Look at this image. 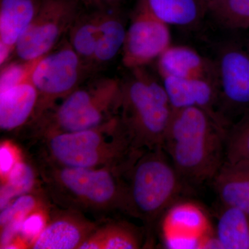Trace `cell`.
Wrapping results in <instances>:
<instances>
[{"instance_id":"cell-14","label":"cell","mask_w":249,"mask_h":249,"mask_svg":"<svg viewBox=\"0 0 249 249\" xmlns=\"http://www.w3.org/2000/svg\"><path fill=\"white\" fill-rule=\"evenodd\" d=\"M157 61L160 76L209 80L219 86L216 62L191 47L171 45Z\"/></svg>"},{"instance_id":"cell-30","label":"cell","mask_w":249,"mask_h":249,"mask_svg":"<svg viewBox=\"0 0 249 249\" xmlns=\"http://www.w3.org/2000/svg\"><path fill=\"white\" fill-rule=\"evenodd\" d=\"M220 0H204L206 5H207L208 8H209V11H211L213 8L217 4Z\"/></svg>"},{"instance_id":"cell-7","label":"cell","mask_w":249,"mask_h":249,"mask_svg":"<svg viewBox=\"0 0 249 249\" xmlns=\"http://www.w3.org/2000/svg\"><path fill=\"white\" fill-rule=\"evenodd\" d=\"M91 73L69 40L62 42L42 56L31 76L38 100L31 121L38 118L74 91Z\"/></svg>"},{"instance_id":"cell-10","label":"cell","mask_w":249,"mask_h":249,"mask_svg":"<svg viewBox=\"0 0 249 249\" xmlns=\"http://www.w3.org/2000/svg\"><path fill=\"white\" fill-rule=\"evenodd\" d=\"M171 45L169 25L137 2L121 52L124 66L129 70L145 67Z\"/></svg>"},{"instance_id":"cell-12","label":"cell","mask_w":249,"mask_h":249,"mask_svg":"<svg viewBox=\"0 0 249 249\" xmlns=\"http://www.w3.org/2000/svg\"><path fill=\"white\" fill-rule=\"evenodd\" d=\"M161 83L174 110L197 107L206 111L227 130L219 110V86L209 80L162 76Z\"/></svg>"},{"instance_id":"cell-16","label":"cell","mask_w":249,"mask_h":249,"mask_svg":"<svg viewBox=\"0 0 249 249\" xmlns=\"http://www.w3.org/2000/svg\"><path fill=\"white\" fill-rule=\"evenodd\" d=\"M222 206L249 214V163L225 160L211 181Z\"/></svg>"},{"instance_id":"cell-31","label":"cell","mask_w":249,"mask_h":249,"mask_svg":"<svg viewBox=\"0 0 249 249\" xmlns=\"http://www.w3.org/2000/svg\"></svg>"},{"instance_id":"cell-24","label":"cell","mask_w":249,"mask_h":249,"mask_svg":"<svg viewBox=\"0 0 249 249\" xmlns=\"http://www.w3.org/2000/svg\"><path fill=\"white\" fill-rule=\"evenodd\" d=\"M210 12L224 27L249 29V0H220Z\"/></svg>"},{"instance_id":"cell-29","label":"cell","mask_w":249,"mask_h":249,"mask_svg":"<svg viewBox=\"0 0 249 249\" xmlns=\"http://www.w3.org/2000/svg\"><path fill=\"white\" fill-rule=\"evenodd\" d=\"M87 10L118 9L122 0H79Z\"/></svg>"},{"instance_id":"cell-8","label":"cell","mask_w":249,"mask_h":249,"mask_svg":"<svg viewBox=\"0 0 249 249\" xmlns=\"http://www.w3.org/2000/svg\"><path fill=\"white\" fill-rule=\"evenodd\" d=\"M79 0H42L40 9L18 41L16 59L33 60L52 52L68 34L80 14Z\"/></svg>"},{"instance_id":"cell-22","label":"cell","mask_w":249,"mask_h":249,"mask_svg":"<svg viewBox=\"0 0 249 249\" xmlns=\"http://www.w3.org/2000/svg\"><path fill=\"white\" fill-rule=\"evenodd\" d=\"M36 184L34 170L22 160L15 165L7 178L1 182L0 207L4 209L11 200L30 193Z\"/></svg>"},{"instance_id":"cell-23","label":"cell","mask_w":249,"mask_h":249,"mask_svg":"<svg viewBox=\"0 0 249 249\" xmlns=\"http://www.w3.org/2000/svg\"><path fill=\"white\" fill-rule=\"evenodd\" d=\"M225 154L227 161L249 163V111L226 132Z\"/></svg>"},{"instance_id":"cell-11","label":"cell","mask_w":249,"mask_h":249,"mask_svg":"<svg viewBox=\"0 0 249 249\" xmlns=\"http://www.w3.org/2000/svg\"><path fill=\"white\" fill-rule=\"evenodd\" d=\"M99 224L74 210H59L51 214L45 229L30 248L79 249Z\"/></svg>"},{"instance_id":"cell-4","label":"cell","mask_w":249,"mask_h":249,"mask_svg":"<svg viewBox=\"0 0 249 249\" xmlns=\"http://www.w3.org/2000/svg\"><path fill=\"white\" fill-rule=\"evenodd\" d=\"M126 180L128 214L142 221L150 238L165 213L191 191L162 147L142 151Z\"/></svg>"},{"instance_id":"cell-1","label":"cell","mask_w":249,"mask_h":249,"mask_svg":"<svg viewBox=\"0 0 249 249\" xmlns=\"http://www.w3.org/2000/svg\"><path fill=\"white\" fill-rule=\"evenodd\" d=\"M32 160L73 168L128 172L142 151L134 148L118 116L86 130L50 134L29 142Z\"/></svg>"},{"instance_id":"cell-25","label":"cell","mask_w":249,"mask_h":249,"mask_svg":"<svg viewBox=\"0 0 249 249\" xmlns=\"http://www.w3.org/2000/svg\"><path fill=\"white\" fill-rule=\"evenodd\" d=\"M42 58V57H41ZM41 58L33 60H11L1 67L0 91L19 84L31 78Z\"/></svg>"},{"instance_id":"cell-15","label":"cell","mask_w":249,"mask_h":249,"mask_svg":"<svg viewBox=\"0 0 249 249\" xmlns=\"http://www.w3.org/2000/svg\"><path fill=\"white\" fill-rule=\"evenodd\" d=\"M37 100L38 93L31 78L0 91L1 130H20L32 119Z\"/></svg>"},{"instance_id":"cell-21","label":"cell","mask_w":249,"mask_h":249,"mask_svg":"<svg viewBox=\"0 0 249 249\" xmlns=\"http://www.w3.org/2000/svg\"><path fill=\"white\" fill-rule=\"evenodd\" d=\"M215 235L218 248L249 249V214L222 206L217 217Z\"/></svg>"},{"instance_id":"cell-2","label":"cell","mask_w":249,"mask_h":249,"mask_svg":"<svg viewBox=\"0 0 249 249\" xmlns=\"http://www.w3.org/2000/svg\"><path fill=\"white\" fill-rule=\"evenodd\" d=\"M41 184L54 204L80 213L128 214L127 172L73 168L32 160Z\"/></svg>"},{"instance_id":"cell-18","label":"cell","mask_w":249,"mask_h":249,"mask_svg":"<svg viewBox=\"0 0 249 249\" xmlns=\"http://www.w3.org/2000/svg\"><path fill=\"white\" fill-rule=\"evenodd\" d=\"M126 222L99 224L79 249H137L142 248L143 236Z\"/></svg>"},{"instance_id":"cell-17","label":"cell","mask_w":249,"mask_h":249,"mask_svg":"<svg viewBox=\"0 0 249 249\" xmlns=\"http://www.w3.org/2000/svg\"><path fill=\"white\" fill-rule=\"evenodd\" d=\"M137 2L169 26L194 27L209 11L204 0H138Z\"/></svg>"},{"instance_id":"cell-6","label":"cell","mask_w":249,"mask_h":249,"mask_svg":"<svg viewBox=\"0 0 249 249\" xmlns=\"http://www.w3.org/2000/svg\"><path fill=\"white\" fill-rule=\"evenodd\" d=\"M121 90V80L111 77L82 84L28 123L27 139L31 142L50 134L86 130L106 124L117 116Z\"/></svg>"},{"instance_id":"cell-13","label":"cell","mask_w":249,"mask_h":249,"mask_svg":"<svg viewBox=\"0 0 249 249\" xmlns=\"http://www.w3.org/2000/svg\"><path fill=\"white\" fill-rule=\"evenodd\" d=\"M42 0H0V66L14 57L18 41L40 9Z\"/></svg>"},{"instance_id":"cell-9","label":"cell","mask_w":249,"mask_h":249,"mask_svg":"<svg viewBox=\"0 0 249 249\" xmlns=\"http://www.w3.org/2000/svg\"><path fill=\"white\" fill-rule=\"evenodd\" d=\"M219 110L229 127L249 111V50L228 44L217 60Z\"/></svg>"},{"instance_id":"cell-20","label":"cell","mask_w":249,"mask_h":249,"mask_svg":"<svg viewBox=\"0 0 249 249\" xmlns=\"http://www.w3.org/2000/svg\"><path fill=\"white\" fill-rule=\"evenodd\" d=\"M127 28L119 9L103 11L101 32L93 55V71L106 66L122 52Z\"/></svg>"},{"instance_id":"cell-5","label":"cell","mask_w":249,"mask_h":249,"mask_svg":"<svg viewBox=\"0 0 249 249\" xmlns=\"http://www.w3.org/2000/svg\"><path fill=\"white\" fill-rule=\"evenodd\" d=\"M174 109L161 82L144 67L121 80L118 119L139 151L162 147Z\"/></svg>"},{"instance_id":"cell-26","label":"cell","mask_w":249,"mask_h":249,"mask_svg":"<svg viewBox=\"0 0 249 249\" xmlns=\"http://www.w3.org/2000/svg\"><path fill=\"white\" fill-rule=\"evenodd\" d=\"M38 196V195L31 193L22 195L1 209L0 215L1 228L14 220H24L31 213L43 206Z\"/></svg>"},{"instance_id":"cell-28","label":"cell","mask_w":249,"mask_h":249,"mask_svg":"<svg viewBox=\"0 0 249 249\" xmlns=\"http://www.w3.org/2000/svg\"><path fill=\"white\" fill-rule=\"evenodd\" d=\"M20 160V153L17 147L10 142H1L0 147V174L1 182L6 179L10 172Z\"/></svg>"},{"instance_id":"cell-3","label":"cell","mask_w":249,"mask_h":249,"mask_svg":"<svg viewBox=\"0 0 249 249\" xmlns=\"http://www.w3.org/2000/svg\"><path fill=\"white\" fill-rule=\"evenodd\" d=\"M225 129L197 107L174 110L163 150L189 186L212 181L226 160Z\"/></svg>"},{"instance_id":"cell-27","label":"cell","mask_w":249,"mask_h":249,"mask_svg":"<svg viewBox=\"0 0 249 249\" xmlns=\"http://www.w3.org/2000/svg\"><path fill=\"white\" fill-rule=\"evenodd\" d=\"M44 208L42 206L33 211L23 222L20 233L23 239L29 242V247L42 232L48 222L47 214Z\"/></svg>"},{"instance_id":"cell-19","label":"cell","mask_w":249,"mask_h":249,"mask_svg":"<svg viewBox=\"0 0 249 249\" xmlns=\"http://www.w3.org/2000/svg\"><path fill=\"white\" fill-rule=\"evenodd\" d=\"M103 11H80L69 31V42L81 60L93 72L92 62L101 32Z\"/></svg>"}]
</instances>
